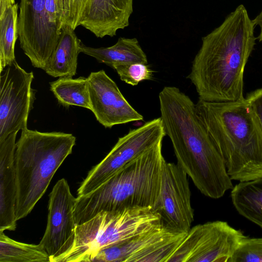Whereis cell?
Instances as JSON below:
<instances>
[{
	"instance_id": "6da1fadb",
	"label": "cell",
	"mask_w": 262,
	"mask_h": 262,
	"mask_svg": "<svg viewBox=\"0 0 262 262\" xmlns=\"http://www.w3.org/2000/svg\"><path fill=\"white\" fill-rule=\"evenodd\" d=\"M255 26L241 4L202 38L187 78L199 99L214 102L236 101L243 96L245 66L257 39Z\"/></svg>"
},
{
	"instance_id": "7a4b0ae2",
	"label": "cell",
	"mask_w": 262,
	"mask_h": 262,
	"mask_svg": "<svg viewBox=\"0 0 262 262\" xmlns=\"http://www.w3.org/2000/svg\"><path fill=\"white\" fill-rule=\"evenodd\" d=\"M161 119L170 139L177 164L204 195L222 197L233 187L217 148L200 120L195 104L175 86L159 95Z\"/></svg>"
},
{
	"instance_id": "3957f363",
	"label": "cell",
	"mask_w": 262,
	"mask_h": 262,
	"mask_svg": "<svg viewBox=\"0 0 262 262\" xmlns=\"http://www.w3.org/2000/svg\"><path fill=\"white\" fill-rule=\"evenodd\" d=\"M195 109L231 179L262 178V129L246 99L214 102L199 98Z\"/></svg>"
},
{
	"instance_id": "277c9868",
	"label": "cell",
	"mask_w": 262,
	"mask_h": 262,
	"mask_svg": "<svg viewBox=\"0 0 262 262\" xmlns=\"http://www.w3.org/2000/svg\"><path fill=\"white\" fill-rule=\"evenodd\" d=\"M162 141L128 162L94 190L77 196L74 208L76 225L101 211L134 207L154 208L166 162Z\"/></svg>"
},
{
	"instance_id": "5b68a950",
	"label": "cell",
	"mask_w": 262,
	"mask_h": 262,
	"mask_svg": "<svg viewBox=\"0 0 262 262\" xmlns=\"http://www.w3.org/2000/svg\"><path fill=\"white\" fill-rule=\"evenodd\" d=\"M75 142L69 133L21 130L14 156L17 221L27 216L43 195Z\"/></svg>"
},
{
	"instance_id": "8992f818",
	"label": "cell",
	"mask_w": 262,
	"mask_h": 262,
	"mask_svg": "<svg viewBox=\"0 0 262 262\" xmlns=\"http://www.w3.org/2000/svg\"><path fill=\"white\" fill-rule=\"evenodd\" d=\"M163 224L160 215L151 207L101 211L89 221L76 225L74 246L61 262H90L99 250Z\"/></svg>"
},
{
	"instance_id": "52a82bcc",
	"label": "cell",
	"mask_w": 262,
	"mask_h": 262,
	"mask_svg": "<svg viewBox=\"0 0 262 262\" xmlns=\"http://www.w3.org/2000/svg\"><path fill=\"white\" fill-rule=\"evenodd\" d=\"M20 47L35 68L45 70L60 35L56 0H20Z\"/></svg>"
},
{
	"instance_id": "ba28073f",
	"label": "cell",
	"mask_w": 262,
	"mask_h": 262,
	"mask_svg": "<svg viewBox=\"0 0 262 262\" xmlns=\"http://www.w3.org/2000/svg\"><path fill=\"white\" fill-rule=\"evenodd\" d=\"M245 236L225 221L199 224L191 227L168 262H229Z\"/></svg>"
},
{
	"instance_id": "9c48e42d",
	"label": "cell",
	"mask_w": 262,
	"mask_h": 262,
	"mask_svg": "<svg viewBox=\"0 0 262 262\" xmlns=\"http://www.w3.org/2000/svg\"><path fill=\"white\" fill-rule=\"evenodd\" d=\"M161 118L148 121L118 139L106 157L88 173L77 190V196L97 188L132 160L165 136Z\"/></svg>"
},
{
	"instance_id": "30bf717a",
	"label": "cell",
	"mask_w": 262,
	"mask_h": 262,
	"mask_svg": "<svg viewBox=\"0 0 262 262\" xmlns=\"http://www.w3.org/2000/svg\"><path fill=\"white\" fill-rule=\"evenodd\" d=\"M186 233L163 224L99 250L90 262H168Z\"/></svg>"
},
{
	"instance_id": "8fae6325",
	"label": "cell",
	"mask_w": 262,
	"mask_h": 262,
	"mask_svg": "<svg viewBox=\"0 0 262 262\" xmlns=\"http://www.w3.org/2000/svg\"><path fill=\"white\" fill-rule=\"evenodd\" d=\"M32 72H28L15 61L0 76V141L27 128L36 91L31 87Z\"/></svg>"
},
{
	"instance_id": "7c38bea8",
	"label": "cell",
	"mask_w": 262,
	"mask_h": 262,
	"mask_svg": "<svg viewBox=\"0 0 262 262\" xmlns=\"http://www.w3.org/2000/svg\"><path fill=\"white\" fill-rule=\"evenodd\" d=\"M76 199L63 178L56 183L49 194L47 227L39 244L47 252L50 262H61L74 246Z\"/></svg>"
},
{
	"instance_id": "4fadbf2b",
	"label": "cell",
	"mask_w": 262,
	"mask_h": 262,
	"mask_svg": "<svg viewBox=\"0 0 262 262\" xmlns=\"http://www.w3.org/2000/svg\"><path fill=\"white\" fill-rule=\"evenodd\" d=\"M164 224L187 232L194 220L187 174L177 164L165 162L160 191L154 208Z\"/></svg>"
},
{
	"instance_id": "5bb4252c",
	"label": "cell",
	"mask_w": 262,
	"mask_h": 262,
	"mask_svg": "<svg viewBox=\"0 0 262 262\" xmlns=\"http://www.w3.org/2000/svg\"><path fill=\"white\" fill-rule=\"evenodd\" d=\"M88 78L91 110L105 128L142 121L121 93L115 82L103 70L93 72Z\"/></svg>"
},
{
	"instance_id": "9a60e30c",
	"label": "cell",
	"mask_w": 262,
	"mask_h": 262,
	"mask_svg": "<svg viewBox=\"0 0 262 262\" xmlns=\"http://www.w3.org/2000/svg\"><path fill=\"white\" fill-rule=\"evenodd\" d=\"M133 0H89L80 23L98 38L113 37L129 24Z\"/></svg>"
},
{
	"instance_id": "2e32d148",
	"label": "cell",
	"mask_w": 262,
	"mask_h": 262,
	"mask_svg": "<svg viewBox=\"0 0 262 262\" xmlns=\"http://www.w3.org/2000/svg\"><path fill=\"white\" fill-rule=\"evenodd\" d=\"M17 133L0 141V231H13L16 227L15 204L16 177L14 156Z\"/></svg>"
},
{
	"instance_id": "e0dca14e",
	"label": "cell",
	"mask_w": 262,
	"mask_h": 262,
	"mask_svg": "<svg viewBox=\"0 0 262 262\" xmlns=\"http://www.w3.org/2000/svg\"><path fill=\"white\" fill-rule=\"evenodd\" d=\"M81 41L75 30L63 26L57 45L44 70L53 77H73L76 74Z\"/></svg>"
},
{
	"instance_id": "ac0fdd59",
	"label": "cell",
	"mask_w": 262,
	"mask_h": 262,
	"mask_svg": "<svg viewBox=\"0 0 262 262\" xmlns=\"http://www.w3.org/2000/svg\"><path fill=\"white\" fill-rule=\"evenodd\" d=\"M80 51L113 69L120 65L147 63L146 55L136 38L121 37L112 46L98 48L86 46L81 42Z\"/></svg>"
},
{
	"instance_id": "d6986e66",
	"label": "cell",
	"mask_w": 262,
	"mask_h": 262,
	"mask_svg": "<svg viewBox=\"0 0 262 262\" xmlns=\"http://www.w3.org/2000/svg\"><path fill=\"white\" fill-rule=\"evenodd\" d=\"M231 198L239 214L262 229V178L240 182L231 189Z\"/></svg>"
},
{
	"instance_id": "ffe728a7",
	"label": "cell",
	"mask_w": 262,
	"mask_h": 262,
	"mask_svg": "<svg viewBox=\"0 0 262 262\" xmlns=\"http://www.w3.org/2000/svg\"><path fill=\"white\" fill-rule=\"evenodd\" d=\"M58 103L66 107L78 106L91 110L88 78L60 77L50 83Z\"/></svg>"
},
{
	"instance_id": "44dd1931",
	"label": "cell",
	"mask_w": 262,
	"mask_h": 262,
	"mask_svg": "<svg viewBox=\"0 0 262 262\" xmlns=\"http://www.w3.org/2000/svg\"><path fill=\"white\" fill-rule=\"evenodd\" d=\"M50 262L49 255L38 245L15 241L0 231V262Z\"/></svg>"
},
{
	"instance_id": "7402d4cb",
	"label": "cell",
	"mask_w": 262,
	"mask_h": 262,
	"mask_svg": "<svg viewBox=\"0 0 262 262\" xmlns=\"http://www.w3.org/2000/svg\"><path fill=\"white\" fill-rule=\"evenodd\" d=\"M18 9L16 3L0 14V73L16 61L14 48L18 37Z\"/></svg>"
},
{
	"instance_id": "603a6c76",
	"label": "cell",
	"mask_w": 262,
	"mask_h": 262,
	"mask_svg": "<svg viewBox=\"0 0 262 262\" xmlns=\"http://www.w3.org/2000/svg\"><path fill=\"white\" fill-rule=\"evenodd\" d=\"M89 0H56L59 29L68 25L74 30L79 26Z\"/></svg>"
},
{
	"instance_id": "cb8c5ba5",
	"label": "cell",
	"mask_w": 262,
	"mask_h": 262,
	"mask_svg": "<svg viewBox=\"0 0 262 262\" xmlns=\"http://www.w3.org/2000/svg\"><path fill=\"white\" fill-rule=\"evenodd\" d=\"M229 262H262V237L245 236Z\"/></svg>"
},
{
	"instance_id": "d4e9b609",
	"label": "cell",
	"mask_w": 262,
	"mask_h": 262,
	"mask_svg": "<svg viewBox=\"0 0 262 262\" xmlns=\"http://www.w3.org/2000/svg\"><path fill=\"white\" fill-rule=\"evenodd\" d=\"M120 79L132 86L138 85L144 80L153 78V71L147 64L135 63L117 66L114 69Z\"/></svg>"
},
{
	"instance_id": "484cf974",
	"label": "cell",
	"mask_w": 262,
	"mask_h": 262,
	"mask_svg": "<svg viewBox=\"0 0 262 262\" xmlns=\"http://www.w3.org/2000/svg\"><path fill=\"white\" fill-rule=\"evenodd\" d=\"M246 99L254 112L262 129V88L248 94Z\"/></svg>"
},
{
	"instance_id": "4316f807",
	"label": "cell",
	"mask_w": 262,
	"mask_h": 262,
	"mask_svg": "<svg viewBox=\"0 0 262 262\" xmlns=\"http://www.w3.org/2000/svg\"><path fill=\"white\" fill-rule=\"evenodd\" d=\"M252 21L255 26H258L260 28V33L257 38L262 42V10Z\"/></svg>"
},
{
	"instance_id": "83f0119b",
	"label": "cell",
	"mask_w": 262,
	"mask_h": 262,
	"mask_svg": "<svg viewBox=\"0 0 262 262\" xmlns=\"http://www.w3.org/2000/svg\"><path fill=\"white\" fill-rule=\"evenodd\" d=\"M15 4V0H0V14Z\"/></svg>"
}]
</instances>
